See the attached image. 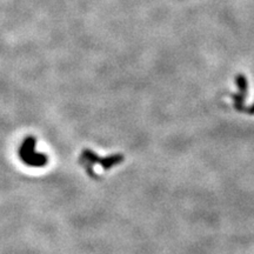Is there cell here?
Listing matches in <instances>:
<instances>
[{
  "mask_svg": "<svg viewBox=\"0 0 254 254\" xmlns=\"http://www.w3.org/2000/svg\"><path fill=\"white\" fill-rule=\"evenodd\" d=\"M247 112H249V114H254V104L252 105V107H250V109L247 110Z\"/></svg>",
  "mask_w": 254,
  "mask_h": 254,
  "instance_id": "cell-4",
  "label": "cell"
},
{
  "mask_svg": "<svg viewBox=\"0 0 254 254\" xmlns=\"http://www.w3.org/2000/svg\"><path fill=\"white\" fill-rule=\"evenodd\" d=\"M237 82L238 86H239V93L236 95H232L234 100V107L236 110L239 111V112H245L246 107H245V99H246V94H247V80L244 75H238L237 77Z\"/></svg>",
  "mask_w": 254,
  "mask_h": 254,
  "instance_id": "cell-3",
  "label": "cell"
},
{
  "mask_svg": "<svg viewBox=\"0 0 254 254\" xmlns=\"http://www.w3.org/2000/svg\"><path fill=\"white\" fill-rule=\"evenodd\" d=\"M36 144L37 140L34 136H26L19 147V157L27 166L43 167L49 163V158L45 154L36 152Z\"/></svg>",
  "mask_w": 254,
  "mask_h": 254,
  "instance_id": "cell-2",
  "label": "cell"
},
{
  "mask_svg": "<svg viewBox=\"0 0 254 254\" xmlns=\"http://www.w3.org/2000/svg\"><path fill=\"white\" fill-rule=\"evenodd\" d=\"M123 161L124 155L122 154H114L106 158H100L91 150H84L80 157V164L86 168V172L88 173V176L92 178H98L95 176L93 171V165H101V166L104 167V170H110L111 167L116 166V165L123 163Z\"/></svg>",
  "mask_w": 254,
  "mask_h": 254,
  "instance_id": "cell-1",
  "label": "cell"
}]
</instances>
